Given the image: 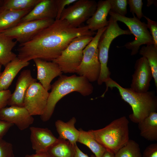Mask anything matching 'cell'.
I'll return each mask as SVG.
<instances>
[{"mask_svg": "<svg viewBox=\"0 0 157 157\" xmlns=\"http://www.w3.org/2000/svg\"><path fill=\"white\" fill-rule=\"evenodd\" d=\"M25 157H51L47 152L36 153L31 155L27 154Z\"/></svg>", "mask_w": 157, "mask_h": 157, "instance_id": "obj_37", "label": "cell"}, {"mask_svg": "<svg viewBox=\"0 0 157 157\" xmlns=\"http://www.w3.org/2000/svg\"><path fill=\"white\" fill-rule=\"evenodd\" d=\"M106 88L101 96L103 97L108 88H116L122 99L131 107L133 113L129 116L131 120L138 124L152 112H157V97L154 91L142 93H137L130 88H124L110 78L105 82Z\"/></svg>", "mask_w": 157, "mask_h": 157, "instance_id": "obj_2", "label": "cell"}, {"mask_svg": "<svg viewBox=\"0 0 157 157\" xmlns=\"http://www.w3.org/2000/svg\"><path fill=\"white\" fill-rule=\"evenodd\" d=\"M108 14L117 21L124 23L134 35V40L126 43L124 46L126 49L131 50V55H135L138 53L141 45L153 44L152 38L147 24L141 21L134 14H133V17H128L110 12Z\"/></svg>", "mask_w": 157, "mask_h": 157, "instance_id": "obj_8", "label": "cell"}, {"mask_svg": "<svg viewBox=\"0 0 157 157\" xmlns=\"http://www.w3.org/2000/svg\"><path fill=\"white\" fill-rule=\"evenodd\" d=\"M13 40L0 33V64L4 67L17 56L12 51L17 43Z\"/></svg>", "mask_w": 157, "mask_h": 157, "instance_id": "obj_23", "label": "cell"}, {"mask_svg": "<svg viewBox=\"0 0 157 157\" xmlns=\"http://www.w3.org/2000/svg\"><path fill=\"white\" fill-rule=\"evenodd\" d=\"M45 111L40 116L43 122L49 120L51 117L57 102L68 94L77 92L84 96H88L93 92L92 84L85 78L73 74L71 76L62 75L51 85Z\"/></svg>", "mask_w": 157, "mask_h": 157, "instance_id": "obj_3", "label": "cell"}, {"mask_svg": "<svg viewBox=\"0 0 157 157\" xmlns=\"http://www.w3.org/2000/svg\"><path fill=\"white\" fill-rule=\"evenodd\" d=\"M0 119L15 125L20 130L28 128L34 118L24 107L10 106L0 110Z\"/></svg>", "mask_w": 157, "mask_h": 157, "instance_id": "obj_13", "label": "cell"}, {"mask_svg": "<svg viewBox=\"0 0 157 157\" xmlns=\"http://www.w3.org/2000/svg\"><path fill=\"white\" fill-rule=\"evenodd\" d=\"M96 33L86 25L74 27L65 20H55L31 40L20 44L17 57L24 61L35 58L52 61L76 38Z\"/></svg>", "mask_w": 157, "mask_h": 157, "instance_id": "obj_1", "label": "cell"}, {"mask_svg": "<svg viewBox=\"0 0 157 157\" xmlns=\"http://www.w3.org/2000/svg\"><path fill=\"white\" fill-rule=\"evenodd\" d=\"M12 94L9 90L0 91V110L6 107Z\"/></svg>", "mask_w": 157, "mask_h": 157, "instance_id": "obj_35", "label": "cell"}, {"mask_svg": "<svg viewBox=\"0 0 157 157\" xmlns=\"http://www.w3.org/2000/svg\"><path fill=\"white\" fill-rule=\"evenodd\" d=\"M46 19L19 22L14 27L1 32L20 44L26 42L55 21Z\"/></svg>", "mask_w": 157, "mask_h": 157, "instance_id": "obj_10", "label": "cell"}, {"mask_svg": "<svg viewBox=\"0 0 157 157\" xmlns=\"http://www.w3.org/2000/svg\"><path fill=\"white\" fill-rule=\"evenodd\" d=\"M129 123L126 117L122 116L103 128L88 132L106 150L115 154L129 140Z\"/></svg>", "mask_w": 157, "mask_h": 157, "instance_id": "obj_4", "label": "cell"}, {"mask_svg": "<svg viewBox=\"0 0 157 157\" xmlns=\"http://www.w3.org/2000/svg\"><path fill=\"white\" fill-rule=\"evenodd\" d=\"M29 64V61H23L17 56L8 63L0 75V91L8 90L20 70Z\"/></svg>", "mask_w": 157, "mask_h": 157, "instance_id": "obj_19", "label": "cell"}, {"mask_svg": "<svg viewBox=\"0 0 157 157\" xmlns=\"http://www.w3.org/2000/svg\"><path fill=\"white\" fill-rule=\"evenodd\" d=\"M106 26L97 31L91 42L83 51L81 62L76 68L75 73L86 78L90 82L97 81L101 71L98 44L99 39Z\"/></svg>", "mask_w": 157, "mask_h": 157, "instance_id": "obj_6", "label": "cell"}, {"mask_svg": "<svg viewBox=\"0 0 157 157\" xmlns=\"http://www.w3.org/2000/svg\"><path fill=\"white\" fill-rule=\"evenodd\" d=\"M134 67L135 71L132 76L130 88L137 93L147 92L153 77L151 69L147 59L143 57L138 59Z\"/></svg>", "mask_w": 157, "mask_h": 157, "instance_id": "obj_12", "label": "cell"}, {"mask_svg": "<svg viewBox=\"0 0 157 157\" xmlns=\"http://www.w3.org/2000/svg\"><path fill=\"white\" fill-rule=\"evenodd\" d=\"M2 66V65L1 64H0V75H1V69Z\"/></svg>", "mask_w": 157, "mask_h": 157, "instance_id": "obj_41", "label": "cell"}, {"mask_svg": "<svg viewBox=\"0 0 157 157\" xmlns=\"http://www.w3.org/2000/svg\"><path fill=\"white\" fill-rule=\"evenodd\" d=\"M76 145L68 140L58 138L47 152L51 157H74Z\"/></svg>", "mask_w": 157, "mask_h": 157, "instance_id": "obj_24", "label": "cell"}, {"mask_svg": "<svg viewBox=\"0 0 157 157\" xmlns=\"http://www.w3.org/2000/svg\"><path fill=\"white\" fill-rule=\"evenodd\" d=\"M77 142L87 146L94 154L95 157H101L106 151L88 132L81 129Z\"/></svg>", "mask_w": 157, "mask_h": 157, "instance_id": "obj_26", "label": "cell"}, {"mask_svg": "<svg viewBox=\"0 0 157 157\" xmlns=\"http://www.w3.org/2000/svg\"><path fill=\"white\" fill-rule=\"evenodd\" d=\"M14 124L0 119V138H2L9 129Z\"/></svg>", "mask_w": 157, "mask_h": 157, "instance_id": "obj_36", "label": "cell"}, {"mask_svg": "<svg viewBox=\"0 0 157 157\" xmlns=\"http://www.w3.org/2000/svg\"><path fill=\"white\" fill-rule=\"evenodd\" d=\"M76 119L74 117L68 121L64 122L60 120H57L55 126L59 136L58 138L67 140L75 145L80 135V131L75 127Z\"/></svg>", "mask_w": 157, "mask_h": 157, "instance_id": "obj_20", "label": "cell"}, {"mask_svg": "<svg viewBox=\"0 0 157 157\" xmlns=\"http://www.w3.org/2000/svg\"><path fill=\"white\" fill-rule=\"evenodd\" d=\"M3 0H0V10L3 5Z\"/></svg>", "mask_w": 157, "mask_h": 157, "instance_id": "obj_40", "label": "cell"}, {"mask_svg": "<svg viewBox=\"0 0 157 157\" xmlns=\"http://www.w3.org/2000/svg\"><path fill=\"white\" fill-rule=\"evenodd\" d=\"M75 151L74 157H89L87 154L83 152L76 144L75 146Z\"/></svg>", "mask_w": 157, "mask_h": 157, "instance_id": "obj_38", "label": "cell"}, {"mask_svg": "<svg viewBox=\"0 0 157 157\" xmlns=\"http://www.w3.org/2000/svg\"><path fill=\"white\" fill-rule=\"evenodd\" d=\"M91 157H95L94 155H92ZM101 157H115V154L106 150Z\"/></svg>", "mask_w": 157, "mask_h": 157, "instance_id": "obj_39", "label": "cell"}, {"mask_svg": "<svg viewBox=\"0 0 157 157\" xmlns=\"http://www.w3.org/2000/svg\"><path fill=\"white\" fill-rule=\"evenodd\" d=\"M41 0H5L0 11L10 10L22 11L32 9Z\"/></svg>", "mask_w": 157, "mask_h": 157, "instance_id": "obj_27", "label": "cell"}, {"mask_svg": "<svg viewBox=\"0 0 157 157\" xmlns=\"http://www.w3.org/2000/svg\"><path fill=\"white\" fill-rule=\"evenodd\" d=\"M140 135L148 140H157V113L154 112L138 123Z\"/></svg>", "mask_w": 157, "mask_h": 157, "instance_id": "obj_21", "label": "cell"}, {"mask_svg": "<svg viewBox=\"0 0 157 157\" xmlns=\"http://www.w3.org/2000/svg\"><path fill=\"white\" fill-rule=\"evenodd\" d=\"M142 156L143 157H157V144H152L147 147Z\"/></svg>", "mask_w": 157, "mask_h": 157, "instance_id": "obj_34", "label": "cell"}, {"mask_svg": "<svg viewBox=\"0 0 157 157\" xmlns=\"http://www.w3.org/2000/svg\"><path fill=\"white\" fill-rule=\"evenodd\" d=\"M37 69V79L43 87L48 91L51 89V83L63 72L58 64L52 61H48L39 58L33 60Z\"/></svg>", "mask_w": 157, "mask_h": 157, "instance_id": "obj_14", "label": "cell"}, {"mask_svg": "<svg viewBox=\"0 0 157 157\" xmlns=\"http://www.w3.org/2000/svg\"><path fill=\"white\" fill-rule=\"evenodd\" d=\"M115 157H142V155L139 144L129 139L115 154Z\"/></svg>", "mask_w": 157, "mask_h": 157, "instance_id": "obj_28", "label": "cell"}, {"mask_svg": "<svg viewBox=\"0 0 157 157\" xmlns=\"http://www.w3.org/2000/svg\"><path fill=\"white\" fill-rule=\"evenodd\" d=\"M93 37L92 36L84 35L76 38L59 56L52 61L58 65L63 72L75 73L76 68L82 60L83 50Z\"/></svg>", "mask_w": 157, "mask_h": 157, "instance_id": "obj_7", "label": "cell"}, {"mask_svg": "<svg viewBox=\"0 0 157 157\" xmlns=\"http://www.w3.org/2000/svg\"><path fill=\"white\" fill-rule=\"evenodd\" d=\"M77 0H56L57 10V15L55 20L60 19L62 13L65 8V7L73 4Z\"/></svg>", "mask_w": 157, "mask_h": 157, "instance_id": "obj_33", "label": "cell"}, {"mask_svg": "<svg viewBox=\"0 0 157 157\" xmlns=\"http://www.w3.org/2000/svg\"><path fill=\"white\" fill-rule=\"evenodd\" d=\"M111 12L120 15L125 16L127 13V0H109Z\"/></svg>", "mask_w": 157, "mask_h": 157, "instance_id": "obj_29", "label": "cell"}, {"mask_svg": "<svg viewBox=\"0 0 157 157\" xmlns=\"http://www.w3.org/2000/svg\"><path fill=\"white\" fill-rule=\"evenodd\" d=\"M40 83H32L28 89L24 99V107L31 115H42L47 103L49 92Z\"/></svg>", "mask_w": 157, "mask_h": 157, "instance_id": "obj_11", "label": "cell"}, {"mask_svg": "<svg viewBox=\"0 0 157 157\" xmlns=\"http://www.w3.org/2000/svg\"><path fill=\"white\" fill-rule=\"evenodd\" d=\"M31 10L19 11L6 10L0 11V33L19 23L22 18Z\"/></svg>", "mask_w": 157, "mask_h": 157, "instance_id": "obj_22", "label": "cell"}, {"mask_svg": "<svg viewBox=\"0 0 157 157\" xmlns=\"http://www.w3.org/2000/svg\"><path fill=\"white\" fill-rule=\"evenodd\" d=\"M97 4L93 0H77L64 9L60 19L66 20L74 27H79L94 13Z\"/></svg>", "mask_w": 157, "mask_h": 157, "instance_id": "obj_9", "label": "cell"}, {"mask_svg": "<svg viewBox=\"0 0 157 157\" xmlns=\"http://www.w3.org/2000/svg\"><path fill=\"white\" fill-rule=\"evenodd\" d=\"M28 69L23 70L20 73L16 84L15 90L11 94L7 105L10 106L24 107L25 94L31 85L36 82Z\"/></svg>", "mask_w": 157, "mask_h": 157, "instance_id": "obj_15", "label": "cell"}, {"mask_svg": "<svg viewBox=\"0 0 157 157\" xmlns=\"http://www.w3.org/2000/svg\"><path fill=\"white\" fill-rule=\"evenodd\" d=\"M147 21V26L150 31V33L152 36L153 44L156 48H157V22L152 20L146 16H144Z\"/></svg>", "mask_w": 157, "mask_h": 157, "instance_id": "obj_32", "label": "cell"}, {"mask_svg": "<svg viewBox=\"0 0 157 157\" xmlns=\"http://www.w3.org/2000/svg\"><path fill=\"white\" fill-rule=\"evenodd\" d=\"M106 30L101 35L98 44L99 60L101 65V71L97 84L102 85L109 79L111 72L107 64L109 48L113 41L117 37L123 35L131 34L128 29L123 30L120 27L117 21L110 17Z\"/></svg>", "mask_w": 157, "mask_h": 157, "instance_id": "obj_5", "label": "cell"}, {"mask_svg": "<svg viewBox=\"0 0 157 157\" xmlns=\"http://www.w3.org/2000/svg\"><path fill=\"white\" fill-rule=\"evenodd\" d=\"M127 3L129 6L130 12L133 14H135L136 17L140 19L143 17L142 11L143 3L142 0H128Z\"/></svg>", "mask_w": 157, "mask_h": 157, "instance_id": "obj_30", "label": "cell"}, {"mask_svg": "<svg viewBox=\"0 0 157 157\" xmlns=\"http://www.w3.org/2000/svg\"><path fill=\"white\" fill-rule=\"evenodd\" d=\"M139 54L147 59L151 69L155 84L157 88V48L153 44L143 46Z\"/></svg>", "mask_w": 157, "mask_h": 157, "instance_id": "obj_25", "label": "cell"}, {"mask_svg": "<svg viewBox=\"0 0 157 157\" xmlns=\"http://www.w3.org/2000/svg\"><path fill=\"white\" fill-rule=\"evenodd\" d=\"M0 157H14L12 144L0 138Z\"/></svg>", "mask_w": 157, "mask_h": 157, "instance_id": "obj_31", "label": "cell"}, {"mask_svg": "<svg viewBox=\"0 0 157 157\" xmlns=\"http://www.w3.org/2000/svg\"><path fill=\"white\" fill-rule=\"evenodd\" d=\"M30 130L32 147L35 153L47 152L58 140L48 128L31 126Z\"/></svg>", "mask_w": 157, "mask_h": 157, "instance_id": "obj_16", "label": "cell"}, {"mask_svg": "<svg viewBox=\"0 0 157 157\" xmlns=\"http://www.w3.org/2000/svg\"><path fill=\"white\" fill-rule=\"evenodd\" d=\"M57 15L56 0H41L20 22L46 19L55 20Z\"/></svg>", "mask_w": 157, "mask_h": 157, "instance_id": "obj_17", "label": "cell"}, {"mask_svg": "<svg viewBox=\"0 0 157 157\" xmlns=\"http://www.w3.org/2000/svg\"><path fill=\"white\" fill-rule=\"evenodd\" d=\"M110 8L109 0L99 1L95 11L86 21V26L89 29L95 32L107 26L109 23L107 17Z\"/></svg>", "mask_w": 157, "mask_h": 157, "instance_id": "obj_18", "label": "cell"}]
</instances>
